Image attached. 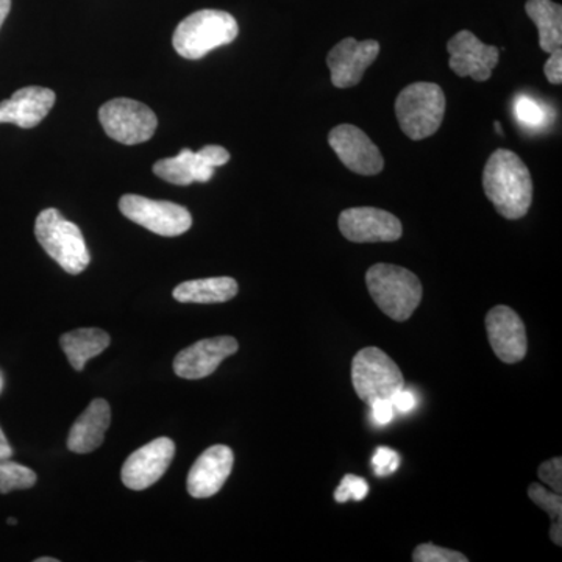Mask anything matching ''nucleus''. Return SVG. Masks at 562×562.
<instances>
[{"instance_id":"bb28decb","label":"nucleus","mask_w":562,"mask_h":562,"mask_svg":"<svg viewBox=\"0 0 562 562\" xmlns=\"http://www.w3.org/2000/svg\"><path fill=\"white\" fill-rule=\"evenodd\" d=\"M368 494L369 484L364 479L357 475H346L341 484H339L338 490L335 491V501L338 503L349 501L361 502L364 501Z\"/></svg>"},{"instance_id":"f704fd0d","label":"nucleus","mask_w":562,"mask_h":562,"mask_svg":"<svg viewBox=\"0 0 562 562\" xmlns=\"http://www.w3.org/2000/svg\"><path fill=\"white\" fill-rule=\"evenodd\" d=\"M35 562H58L57 558H36Z\"/></svg>"},{"instance_id":"9b49d317","label":"nucleus","mask_w":562,"mask_h":562,"mask_svg":"<svg viewBox=\"0 0 562 562\" xmlns=\"http://www.w3.org/2000/svg\"><path fill=\"white\" fill-rule=\"evenodd\" d=\"M339 231L351 243H394L402 238V222L394 214L372 206L342 211Z\"/></svg>"},{"instance_id":"39448f33","label":"nucleus","mask_w":562,"mask_h":562,"mask_svg":"<svg viewBox=\"0 0 562 562\" xmlns=\"http://www.w3.org/2000/svg\"><path fill=\"white\" fill-rule=\"evenodd\" d=\"M395 114L402 132L409 139L430 138L441 128L446 114V94L439 85L417 81L397 95Z\"/></svg>"},{"instance_id":"f3484780","label":"nucleus","mask_w":562,"mask_h":562,"mask_svg":"<svg viewBox=\"0 0 562 562\" xmlns=\"http://www.w3.org/2000/svg\"><path fill=\"white\" fill-rule=\"evenodd\" d=\"M235 454L231 447H210L192 464L188 473V492L194 498H209L222 490L232 475Z\"/></svg>"},{"instance_id":"aec40b11","label":"nucleus","mask_w":562,"mask_h":562,"mask_svg":"<svg viewBox=\"0 0 562 562\" xmlns=\"http://www.w3.org/2000/svg\"><path fill=\"white\" fill-rule=\"evenodd\" d=\"M110 342L109 333L101 328H79L60 338L61 349L77 372L83 371L88 361L109 349Z\"/></svg>"},{"instance_id":"20e7f679","label":"nucleus","mask_w":562,"mask_h":562,"mask_svg":"<svg viewBox=\"0 0 562 562\" xmlns=\"http://www.w3.org/2000/svg\"><path fill=\"white\" fill-rule=\"evenodd\" d=\"M35 235L52 260L57 261L63 271L70 276H79L90 266L91 254L80 228L66 220L60 211H41L36 217Z\"/></svg>"},{"instance_id":"0eeeda50","label":"nucleus","mask_w":562,"mask_h":562,"mask_svg":"<svg viewBox=\"0 0 562 562\" xmlns=\"http://www.w3.org/2000/svg\"><path fill=\"white\" fill-rule=\"evenodd\" d=\"M99 121L111 139L127 146L146 143L158 127L154 111L132 99H113L103 103L99 110Z\"/></svg>"},{"instance_id":"7c9ffc66","label":"nucleus","mask_w":562,"mask_h":562,"mask_svg":"<svg viewBox=\"0 0 562 562\" xmlns=\"http://www.w3.org/2000/svg\"><path fill=\"white\" fill-rule=\"evenodd\" d=\"M372 417L376 424L386 425L394 419V405L390 398H380V401L372 402Z\"/></svg>"},{"instance_id":"f257e3e1","label":"nucleus","mask_w":562,"mask_h":562,"mask_svg":"<svg viewBox=\"0 0 562 562\" xmlns=\"http://www.w3.org/2000/svg\"><path fill=\"white\" fill-rule=\"evenodd\" d=\"M487 199L505 220H522L532 202V180L525 162L512 150L491 155L483 172Z\"/></svg>"},{"instance_id":"e433bc0d","label":"nucleus","mask_w":562,"mask_h":562,"mask_svg":"<svg viewBox=\"0 0 562 562\" xmlns=\"http://www.w3.org/2000/svg\"><path fill=\"white\" fill-rule=\"evenodd\" d=\"M0 442H9V439H7L5 432H3L2 428H0Z\"/></svg>"},{"instance_id":"b1692460","label":"nucleus","mask_w":562,"mask_h":562,"mask_svg":"<svg viewBox=\"0 0 562 562\" xmlns=\"http://www.w3.org/2000/svg\"><path fill=\"white\" fill-rule=\"evenodd\" d=\"M36 482H38V476L32 469L11 460L0 461V494L31 490Z\"/></svg>"},{"instance_id":"6ab92c4d","label":"nucleus","mask_w":562,"mask_h":562,"mask_svg":"<svg viewBox=\"0 0 562 562\" xmlns=\"http://www.w3.org/2000/svg\"><path fill=\"white\" fill-rule=\"evenodd\" d=\"M110 424V403L103 398H95L70 427L68 449L79 454L94 452L102 446Z\"/></svg>"},{"instance_id":"412c9836","label":"nucleus","mask_w":562,"mask_h":562,"mask_svg":"<svg viewBox=\"0 0 562 562\" xmlns=\"http://www.w3.org/2000/svg\"><path fill=\"white\" fill-rule=\"evenodd\" d=\"M239 286L231 277L184 281L173 290V299L180 303H224L238 294Z\"/></svg>"},{"instance_id":"c9c22d12","label":"nucleus","mask_w":562,"mask_h":562,"mask_svg":"<svg viewBox=\"0 0 562 562\" xmlns=\"http://www.w3.org/2000/svg\"><path fill=\"white\" fill-rule=\"evenodd\" d=\"M3 386H5V380H3V373L0 371V394H2Z\"/></svg>"},{"instance_id":"5701e85b","label":"nucleus","mask_w":562,"mask_h":562,"mask_svg":"<svg viewBox=\"0 0 562 562\" xmlns=\"http://www.w3.org/2000/svg\"><path fill=\"white\" fill-rule=\"evenodd\" d=\"M528 497L531 498L542 512L552 517V541L558 547L562 546V497L557 492L547 491L541 484L532 483L528 487Z\"/></svg>"},{"instance_id":"473e14b6","label":"nucleus","mask_w":562,"mask_h":562,"mask_svg":"<svg viewBox=\"0 0 562 562\" xmlns=\"http://www.w3.org/2000/svg\"><path fill=\"white\" fill-rule=\"evenodd\" d=\"M13 454L14 450L10 442H0V461L11 460Z\"/></svg>"},{"instance_id":"1a4fd4ad","label":"nucleus","mask_w":562,"mask_h":562,"mask_svg":"<svg viewBox=\"0 0 562 562\" xmlns=\"http://www.w3.org/2000/svg\"><path fill=\"white\" fill-rule=\"evenodd\" d=\"M228 161L231 154L221 146H205L199 151L183 149L177 157L155 162L154 173L168 183L188 187L194 181L206 183L213 179L216 168L227 165Z\"/></svg>"},{"instance_id":"c756f323","label":"nucleus","mask_w":562,"mask_h":562,"mask_svg":"<svg viewBox=\"0 0 562 562\" xmlns=\"http://www.w3.org/2000/svg\"><path fill=\"white\" fill-rule=\"evenodd\" d=\"M543 72H546L547 80L552 85L562 83V52L554 50L550 54L549 60L543 66Z\"/></svg>"},{"instance_id":"a878e982","label":"nucleus","mask_w":562,"mask_h":562,"mask_svg":"<svg viewBox=\"0 0 562 562\" xmlns=\"http://www.w3.org/2000/svg\"><path fill=\"white\" fill-rule=\"evenodd\" d=\"M414 562H468V557L435 543H422L413 553Z\"/></svg>"},{"instance_id":"a211bd4d","label":"nucleus","mask_w":562,"mask_h":562,"mask_svg":"<svg viewBox=\"0 0 562 562\" xmlns=\"http://www.w3.org/2000/svg\"><path fill=\"white\" fill-rule=\"evenodd\" d=\"M55 99L57 95L49 88H21L10 99L0 102V124L36 127L54 109Z\"/></svg>"},{"instance_id":"393cba45","label":"nucleus","mask_w":562,"mask_h":562,"mask_svg":"<svg viewBox=\"0 0 562 562\" xmlns=\"http://www.w3.org/2000/svg\"><path fill=\"white\" fill-rule=\"evenodd\" d=\"M514 111H516L517 121H519L524 127L539 131V128H542L543 125L547 124L546 109H543L541 103L530 98V95H519L516 105H514Z\"/></svg>"},{"instance_id":"f8f14e48","label":"nucleus","mask_w":562,"mask_h":562,"mask_svg":"<svg viewBox=\"0 0 562 562\" xmlns=\"http://www.w3.org/2000/svg\"><path fill=\"white\" fill-rule=\"evenodd\" d=\"M176 457V443L158 438L133 452L122 465V483L132 491L154 486L165 475Z\"/></svg>"},{"instance_id":"4be33fe9","label":"nucleus","mask_w":562,"mask_h":562,"mask_svg":"<svg viewBox=\"0 0 562 562\" xmlns=\"http://www.w3.org/2000/svg\"><path fill=\"white\" fill-rule=\"evenodd\" d=\"M528 18L539 31V46L547 54L560 50L562 46V7L553 0H528Z\"/></svg>"},{"instance_id":"9d476101","label":"nucleus","mask_w":562,"mask_h":562,"mask_svg":"<svg viewBox=\"0 0 562 562\" xmlns=\"http://www.w3.org/2000/svg\"><path fill=\"white\" fill-rule=\"evenodd\" d=\"M328 144L339 160L351 172L360 176H376L384 169L382 151L361 128L342 124L333 128Z\"/></svg>"},{"instance_id":"f03ea898","label":"nucleus","mask_w":562,"mask_h":562,"mask_svg":"<svg viewBox=\"0 0 562 562\" xmlns=\"http://www.w3.org/2000/svg\"><path fill=\"white\" fill-rule=\"evenodd\" d=\"M238 33V22L227 11H195L177 25L173 49L188 60H201L211 50L232 44Z\"/></svg>"},{"instance_id":"2f4dec72","label":"nucleus","mask_w":562,"mask_h":562,"mask_svg":"<svg viewBox=\"0 0 562 562\" xmlns=\"http://www.w3.org/2000/svg\"><path fill=\"white\" fill-rule=\"evenodd\" d=\"M391 402L392 405H394V409H398L401 413L412 412L414 406H416V397H414L413 392L405 390H401L397 394H394Z\"/></svg>"},{"instance_id":"cd10ccee","label":"nucleus","mask_w":562,"mask_h":562,"mask_svg":"<svg viewBox=\"0 0 562 562\" xmlns=\"http://www.w3.org/2000/svg\"><path fill=\"white\" fill-rule=\"evenodd\" d=\"M539 479L549 484L557 494L562 492V460L560 457L543 462L538 471Z\"/></svg>"},{"instance_id":"7ed1b4c3","label":"nucleus","mask_w":562,"mask_h":562,"mask_svg":"<svg viewBox=\"0 0 562 562\" xmlns=\"http://www.w3.org/2000/svg\"><path fill=\"white\" fill-rule=\"evenodd\" d=\"M366 284L376 306L395 322H405L413 316L424 292L420 280L412 271L384 262L369 269Z\"/></svg>"},{"instance_id":"2eb2a0df","label":"nucleus","mask_w":562,"mask_h":562,"mask_svg":"<svg viewBox=\"0 0 562 562\" xmlns=\"http://www.w3.org/2000/svg\"><path fill=\"white\" fill-rule=\"evenodd\" d=\"M447 50L450 69L457 76L471 77L475 81L490 80L501 58L497 47L487 46L469 31L458 32L447 44Z\"/></svg>"},{"instance_id":"6e6552de","label":"nucleus","mask_w":562,"mask_h":562,"mask_svg":"<svg viewBox=\"0 0 562 562\" xmlns=\"http://www.w3.org/2000/svg\"><path fill=\"white\" fill-rule=\"evenodd\" d=\"M121 213L155 235L173 238L192 227L190 211L179 203L151 201L143 195L125 194L120 201Z\"/></svg>"},{"instance_id":"423d86ee","label":"nucleus","mask_w":562,"mask_h":562,"mask_svg":"<svg viewBox=\"0 0 562 562\" xmlns=\"http://www.w3.org/2000/svg\"><path fill=\"white\" fill-rule=\"evenodd\" d=\"M351 383L358 397L371 405L380 398H391L405 387L398 366L376 347H366L351 362Z\"/></svg>"},{"instance_id":"72a5a7b5","label":"nucleus","mask_w":562,"mask_h":562,"mask_svg":"<svg viewBox=\"0 0 562 562\" xmlns=\"http://www.w3.org/2000/svg\"><path fill=\"white\" fill-rule=\"evenodd\" d=\"M11 10V0H0V29L9 16Z\"/></svg>"},{"instance_id":"ddd939ff","label":"nucleus","mask_w":562,"mask_h":562,"mask_svg":"<svg viewBox=\"0 0 562 562\" xmlns=\"http://www.w3.org/2000/svg\"><path fill=\"white\" fill-rule=\"evenodd\" d=\"M380 54L379 41H357L346 38L339 41L328 52L327 65L331 74V83L339 90L357 87L366 70L376 60Z\"/></svg>"},{"instance_id":"dca6fc26","label":"nucleus","mask_w":562,"mask_h":562,"mask_svg":"<svg viewBox=\"0 0 562 562\" xmlns=\"http://www.w3.org/2000/svg\"><path fill=\"white\" fill-rule=\"evenodd\" d=\"M239 344L232 336L202 339L181 350L173 360V372L184 380H202L216 372L221 362L235 355Z\"/></svg>"},{"instance_id":"4468645a","label":"nucleus","mask_w":562,"mask_h":562,"mask_svg":"<svg viewBox=\"0 0 562 562\" xmlns=\"http://www.w3.org/2000/svg\"><path fill=\"white\" fill-rule=\"evenodd\" d=\"M486 331L491 349L498 360L516 364L527 357V328L519 314L509 306L497 305L487 313Z\"/></svg>"},{"instance_id":"4c0bfd02","label":"nucleus","mask_w":562,"mask_h":562,"mask_svg":"<svg viewBox=\"0 0 562 562\" xmlns=\"http://www.w3.org/2000/svg\"><path fill=\"white\" fill-rule=\"evenodd\" d=\"M495 131H497V133H501V135H503L501 122H495Z\"/></svg>"},{"instance_id":"58836bf2","label":"nucleus","mask_w":562,"mask_h":562,"mask_svg":"<svg viewBox=\"0 0 562 562\" xmlns=\"http://www.w3.org/2000/svg\"><path fill=\"white\" fill-rule=\"evenodd\" d=\"M7 524H9V525H18V520L14 519V517H9V520H7Z\"/></svg>"},{"instance_id":"c85d7f7f","label":"nucleus","mask_w":562,"mask_h":562,"mask_svg":"<svg viewBox=\"0 0 562 562\" xmlns=\"http://www.w3.org/2000/svg\"><path fill=\"white\" fill-rule=\"evenodd\" d=\"M398 462L401 458L394 452V450L386 449V447H380L372 458V465L375 469L376 475L386 476L390 473L397 471Z\"/></svg>"}]
</instances>
